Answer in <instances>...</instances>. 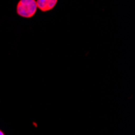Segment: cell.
<instances>
[{
  "label": "cell",
  "instance_id": "1",
  "mask_svg": "<svg viewBox=\"0 0 135 135\" xmlns=\"http://www.w3.org/2000/svg\"><path fill=\"white\" fill-rule=\"evenodd\" d=\"M37 10L36 0H20L17 4V14L23 18L32 17Z\"/></svg>",
  "mask_w": 135,
  "mask_h": 135
},
{
  "label": "cell",
  "instance_id": "2",
  "mask_svg": "<svg viewBox=\"0 0 135 135\" xmlns=\"http://www.w3.org/2000/svg\"><path fill=\"white\" fill-rule=\"evenodd\" d=\"M57 0H36V5L41 11L52 10L57 4Z\"/></svg>",
  "mask_w": 135,
  "mask_h": 135
},
{
  "label": "cell",
  "instance_id": "3",
  "mask_svg": "<svg viewBox=\"0 0 135 135\" xmlns=\"http://www.w3.org/2000/svg\"><path fill=\"white\" fill-rule=\"evenodd\" d=\"M0 135H4L3 132V131H1V130H0Z\"/></svg>",
  "mask_w": 135,
  "mask_h": 135
}]
</instances>
